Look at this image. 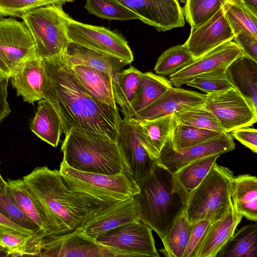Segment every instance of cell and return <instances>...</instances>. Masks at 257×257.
<instances>
[{
	"mask_svg": "<svg viewBox=\"0 0 257 257\" xmlns=\"http://www.w3.org/2000/svg\"><path fill=\"white\" fill-rule=\"evenodd\" d=\"M43 60L46 73L44 98L58 113L65 136L75 128L115 140L121 119L117 107L87 93L67 64L66 54Z\"/></svg>",
	"mask_w": 257,
	"mask_h": 257,
	"instance_id": "obj_1",
	"label": "cell"
},
{
	"mask_svg": "<svg viewBox=\"0 0 257 257\" xmlns=\"http://www.w3.org/2000/svg\"><path fill=\"white\" fill-rule=\"evenodd\" d=\"M137 185L139 191L132 197L139 218L161 239L184 212L189 194L174 174L158 162Z\"/></svg>",
	"mask_w": 257,
	"mask_h": 257,
	"instance_id": "obj_2",
	"label": "cell"
},
{
	"mask_svg": "<svg viewBox=\"0 0 257 257\" xmlns=\"http://www.w3.org/2000/svg\"><path fill=\"white\" fill-rule=\"evenodd\" d=\"M61 150L62 161L75 170L110 175L125 171L116 140L72 128L65 135Z\"/></svg>",
	"mask_w": 257,
	"mask_h": 257,
	"instance_id": "obj_3",
	"label": "cell"
},
{
	"mask_svg": "<svg viewBox=\"0 0 257 257\" xmlns=\"http://www.w3.org/2000/svg\"><path fill=\"white\" fill-rule=\"evenodd\" d=\"M23 179L54 215L62 234L74 231L82 223L87 211L66 187L58 170L36 167Z\"/></svg>",
	"mask_w": 257,
	"mask_h": 257,
	"instance_id": "obj_4",
	"label": "cell"
},
{
	"mask_svg": "<svg viewBox=\"0 0 257 257\" xmlns=\"http://www.w3.org/2000/svg\"><path fill=\"white\" fill-rule=\"evenodd\" d=\"M233 172L214 164L199 185L189 194L184 213L192 223L201 220L212 222L227 212L231 199Z\"/></svg>",
	"mask_w": 257,
	"mask_h": 257,
	"instance_id": "obj_5",
	"label": "cell"
},
{
	"mask_svg": "<svg viewBox=\"0 0 257 257\" xmlns=\"http://www.w3.org/2000/svg\"><path fill=\"white\" fill-rule=\"evenodd\" d=\"M59 2L40 7L21 18L34 39L37 56L42 59L66 55L70 43L66 32L68 15Z\"/></svg>",
	"mask_w": 257,
	"mask_h": 257,
	"instance_id": "obj_6",
	"label": "cell"
},
{
	"mask_svg": "<svg viewBox=\"0 0 257 257\" xmlns=\"http://www.w3.org/2000/svg\"><path fill=\"white\" fill-rule=\"evenodd\" d=\"M36 56L34 39L24 23L0 18V76L10 79L22 63Z\"/></svg>",
	"mask_w": 257,
	"mask_h": 257,
	"instance_id": "obj_7",
	"label": "cell"
},
{
	"mask_svg": "<svg viewBox=\"0 0 257 257\" xmlns=\"http://www.w3.org/2000/svg\"><path fill=\"white\" fill-rule=\"evenodd\" d=\"M95 239L113 250L117 256H160L152 229L141 220L119 226L98 235Z\"/></svg>",
	"mask_w": 257,
	"mask_h": 257,
	"instance_id": "obj_8",
	"label": "cell"
},
{
	"mask_svg": "<svg viewBox=\"0 0 257 257\" xmlns=\"http://www.w3.org/2000/svg\"><path fill=\"white\" fill-rule=\"evenodd\" d=\"M66 32L70 42L121 59L131 64L134 55L120 35L102 27L84 24L68 17Z\"/></svg>",
	"mask_w": 257,
	"mask_h": 257,
	"instance_id": "obj_9",
	"label": "cell"
},
{
	"mask_svg": "<svg viewBox=\"0 0 257 257\" xmlns=\"http://www.w3.org/2000/svg\"><path fill=\"white\" fill-rule=\"evenodd\" d=\"M204 103L215 115L225 133L251 126L257 121V111L234 88L206 94Z\"/></svg>",
	"mask_w": 257,
	"mask_h": 257,
	"instance_id": "obj_10",
	"label": "cell"
},
{
	"mask_svg": "<svg viewBox=\"0 0 257 257\" xmlns=\"http://www.w3.org/2000/svg\"><path fill=\"white\" fill-rule=\"evenodd\" d=\"M39 256L116 257L110 248L82 231L60 235L44 236L40 244Z\"/></svg>",
	"mask_w": 257,
	"mask_h": 257,
	"instance_id": "obj_11",
	"label": "cell"
},
{
	"mask_svg": "<svg viewBox=\"0 0 257 257\" xmlns=\"http://www.w3.org/2000/svg\"><path fill=\"white\" fill-rule=\"evenodd\" d=\"M116 142L120 151L125 171L137 184L150 173L157 160L149 153L137 133L135 122L120 120Z\"/></svg>",
	"mask_w": 257,
	"mask_h": 257,
	"instance_id": "obj_12",
	"label": "cell"
},
{
	"mask_svg": "<svg viewBox=\"0 0 257 257\" xmlns=\"http://www.w3.org/2000/svg\"><path fill=\"white\" fill-rule=\"evenodd\" d=\"M235 148L232 137L229 133H223L202 143L178 151L172 149L168 139L157 162L173 174L193 161L211 155H221L233 151Z\"/></svg>",
	"mask_w": 257,
	"mask_h": 257,
	"instance_id": "obj_13",
	"label": "cell"
},
{
	"mask_svg": "<svg viewBox=\"0 0 257 257\" xmlns=\"http://www.w3.org/2000/svg\"><path fill=\"white\" fill-rule=\"evenodd\" d=\"M135 14L143 23L165 32L185 25V18L177 0H116Z\"/></svg>",
	"mask_w": 257,
	"mask_h": 257,
	"instance_id": "obj_14",
	"label": "cell"
},
{
	"mask_svg": "<svg viewBox=\"0 0 257 257\" xmlns=\"http://www.w3.org/2000/svg\"><path fill=\"white\" fill-rule=\"evenodd\" d=\"M191 28L189 36L183 44L195 59L234 37L222 7L203 24Z\"/></svg>",
	"mask_w": 257,
	"mask_h": 257,
	"instance_id": "obj_15",
	"label": "cell"
},
{
	"mask_svg": "<svg viewBox=\"0 0 257 257\" xmlns=\"http://www.w3.org/2000/svg\"><path fill=\"white\" fill-rule=\"evenodd\" d=\"M7 182L19 206L40 227L44 236L62 234L54 215L23 179H9Z\"/></svg>",
	"mask_w": 257,
	"mask_h": 257,
	"instance_id": "obj_16",
	"label": "cell"
},
{
	"mask_svg": "<svg viewBox=\"0 0 257 257\" xmlns=\"http://www.w3.org/2000/svg\"><path fill=\"white\" fill-rule=\"evenodd\" d=\"M242 55V50L234 41L226 42L169 76V80L172 85L180 87L198 75L218 68H227L234 60Z\"/></svg>",
	"mask_w": 257,
	"mask_h": 257,
	"instance_id": "obj_17",
	"label": "cell"
},
{
	"mask_svg": "<svg viewBox=\"0 0 257 257\" xmlns=\"http://www.w3.org/2000/svg\"><path fill=\"white\" fill-rule=\"evenodd\" d=\"M59 172L60 174L79 180L124 200L139 191L136 182L124 171L113 175L88 173L72 169L62 161Z\"/></svg>",
	"mask_w": 257,
	"mask_h": 257,
	"instance_id": "obj_18",
	"label": "cell"
},
{
	"mask_svg": "<svg viewBox=\"0 0 257 257\" xmlns=\"http://www.w3.org/2000/svg\"><path fill=\"white\" fill-rule=\"evenodd\" d=\"M205 99V94L172 86L130 119L146 120L159 118L204 103Z\"/></svg>",
	"mask_w": 257,
	"mask_h": 257,
	"instance_id": "obj_19",
	"label": "cell"
},
{
	"mask_svg": "<svg viewBox=\"0 0 257 257\" xmlns=\"http://www.w3.org/2000/svg\"><path fill=\"white\" fill-rule=\"evenodd\" d=\"M10 79L18 96L25 102L33 104L44 98L46 73L44 60L38 56L22 63Z\"/></svg>",
	"mask_w": 257,
	"mask_h": 257,
	"instance_id": "obj_20",
	"label": "cell"
},
{
	"mask_svg": "<svg viewBox=\"0 0 257 257\" xmlns=\"http://www.w3.org/2000/svg\"><path fill=\"white\" fill-rule=\"evenodd\" d=\"M60 175L69 191L82 203L87 211L86 217L80 226L93 217L125 201L79 180Z\"/></svg>",
	"mask_w": 257,
	"mask_h": 257,
	"instance_id": "obj_21",
	"label": "cell"
},
{
	"mask_svg": "<svg viewBox=\"0 0 257 257\" xmlns=\"http://www.w3.org/2000/svg\"><path fill=\"white\" fill-rule=\"evenodd\" d=\"M140 220L135 202L131 197L93 217L75 230L82 231L95 238L119 226Z\"/></svg>",
	"mask_w": 257,
	"mask_h": 257,
	"instance_id": "obj_22",
	"label": "cell"
},
{
	"mask_svg": "<svg viewBox=\"0 0 257 257\" xmlns=\"http://www.w3.org/2000/svg\"><path fill=\"white\" fill-rule=\"evenodd\" d=\"M242 217L236 211L231 202L226 213L221 218L211 222L196 257H216L220 249L234 233Z\"/></svg>",
	"mask_w": 257,
	"mask_h": 257,
	"instance_id": "obj_23",
	"label": "cell"
},
{
	"mask_svg": "<svg viewBox=\"0 0 257 257\" xmlns=\"http://www.w3.org/2000/svg\"><path fill=\"white\" fill-rule=\"evenodd\" d=\"M66 61L70 66L81 65L91 67L104 72L112 78L129 64L121 59L70 42L67 50Z\"/></svg>",
	"mask_w": 257,
	"mask_h": 257,
	"instance_id": "obj_24",
	"label": "cell"
},
{
	"mask_svg": "<svg viewBox=\"0 0 257 257\" xmlns=\"http://www.w3.org/2000/svg\"><path fill=\"white\" fill-rule=\"evenodd\" d=\"M226 72L233 88L257 111V62L242 55L234 60Z\"/></svg>",
	"mask_w": 257,
	"mask_h": 257,
	"instance_id": "obj_25",
	"label": "cell"
},
{
	"mask_svg": "<svg viewBox=\"0 0 257 257\" xmlns=\"http://www.w3.org/2000/svg\"><path fill=\"white\" fill-rule=\"evenodd\" d=\"M131 120L135 122L138 135L146 149L157 160L175 125L174 114L153 120Z\"/></svg>",
	"mask_w": 257,
	"mask_h": 257,
	"instance_id": "obj_26",
	"label": "cell"
},
{
	"mask_svg": "<svg viewBox=\"0 0 257 257\" xmlns=\"http://www.w3.org/2000/svg\"><path fill=\"white\" fill-rule=\"evenodd\" d=\"M173 85L169 79L151 72L141 73L135 96L128 107L121 112L130 119L158 99Z\"/></svg>",
	"mask_w": 257,
	"mask_h": 257,
	"instance_id": "obj_27",
	"label": "cell"
},
{
	"mask_svg": "<svg viewBox=\"0 0 257 257\" xmlns=\"http://www.w3.org/2000/svg\"><path fill=\"white\" fill-rule=\"evenodd\" d=\"M73 72L87 93L95 100L117 107L112 78L99 70L81 65L70 66Z\"/></svg>",
	"mask_w": 257,
	"mask_h": 257,
	"instance_id": "obj_28",
	"label": "cell"
},
{
	"mask_svg": "<svg viewBox=\"0 0 257 257\" xmlns=\"http://www.w3.org/2000/svg\"><path fill=\"white\" fill-rule=\"evenodd\" d=\"M233 207L247 219L257 221V179L254 176L243 174L234 177L230 193Z\"/></svg>",
	"mask_w": 257,
	"mask_h": 257,
	"instance_id": "obj_29",
	"label": "cell"
},
{
	"mask_svg": "<svg viewBox=\"0 0 257 257\" xmlns=\"http://www.w3.org/2000/svg\"><path fill=\"white\" fill-rule=\"evenodd\" d=\"M30 128L40 139L55 148L58 146L63 133L62 125L58 113L45 98L39 100L37 111Z\"/></svg>",
	"mask_w": 257,
	"mask_h": 257,
	"instance_id": "obj_30",
	"label": "cell"
},
{
	"mask_svg": "<svg viewBox=\"0 0 257 257\" xmlns=\"http://www.w3.org/2000/svg\"><path fill=\"white\" fill-rule=\"evenodd\" d=\"M36 236L0 226V252L5 256H38L41 242Z\"/></svg>",
	"mask_w": 257,
	"mask_h": 257,
	"instance_id": "obj_31",
	"label": "cell"
},
{
	"mask_svg": "<svg viewBox=\"0 0 257 257\" xmlns=\"http://www.w3.org/2000/svg\"><path fill=\"white\" fill-rule=\"evenodd\" d=\"M216 257H257V224L242 227L228 240Z\"/></svg>",
	"mask_w": 257,
	"mask_h": 257,
	"instance_id": "obj_32",
	"label": "cell"
},
{
	"mask_svg": "<svg viewBox=\"0 0 257 257\" xmlns=\"http://www.w3.org/2000/svg\"><path fill=\"white\" fill-rule=\"evenodd\" d=\"M193 223L184 212L174 221L167 234L161 239L164 247L160 251L168 257H183L187 247Z\"/></svg>",
	"mask_w": 257,
	"mask_h": 257,
	"instance_id": "obj_33",
	"label": "cell"
},
{
	"mask_svg": "<svg viewBox=\"0 0 257 257\" xmlns=\"http://www.w3.org/2000/svg\"><path fill=\"white\" fill-rule=\"evenodd\" d=\"M141 72L133 66L116 73L112 78L115 100L122 112L133 101L138 86Z\"/></svg>",
	"mask_w": 257,
	"mask_h": 257,
	"instance_id": "obj_34",
	"label": "cell"
},
{
	"mask_svg": "<svg viewBox=\"0 0 257 257\" xmlns=\"http://www.w3.org/2000/svg\"><path fill=\"white\" fill-rule=\"evenodd\" d=\"M222 8L234 36L245 32L257 37V14L238 1L226 2Z\"/></svg>",
	"mask_w": 257,
	"mask_h": 257,
	"instance_id": "obj_35",
	"label": "cell"
},
{
	"mask_svg": "<svg viewBox=\"0 0 257 257\" xmlns=\"http://www.w3.org/2000/svg\"><path fill=\"white\" fill-rule=\"evenodd\" d=\"M220 156V154H216L193 161L173 174L184 189L190 194L206 177Z\"/></svg>",
	"mask_w": 257,
	"mask_h": 257,
	"instance_id": "obj_36",
	"label": "cell"
},
{
	"mask_svg": "<svg viewBox=\"0 0 257 257\" xmlns=\"http://www.w3.org/2000/svg\"><path fill=\"white\" fill-rule=\"evenodd\" d=\"M223 133L175 123L168 142L172 149L178 151L202 143Z\"/></svg>",
	"mask_w": 257,
	"mask_h": 257,
	"instance_id": "obj_37",
	"label": "cell"
},
{
	"mask_svg": "<svg viewBox=\"0 0 257 257\" xmlns=\"http://www.w3.org/2000/svg\"><path fill=\"white\" fill-rule=\"evenodd\" d=\"M174 118L176 124L225 132L215 115L204 102L175 113Z\"/></svg>",
	"mask_w": 257,
	"mask_h": 257,
	"instance_id": "obj_38",
	"label": "cell"
},
{
	"mask_svg": "<svg viewBox=\"0 0 257 257\" xmlns=\"http://www.w3.org/2000/svg\"><path fill=\"white\" fill-rule=\"evenodd\" d=\"M195 60L184 44L170 47L158 58L154 67L156 74L165 77L170 76Z\"/></svg>",
	"mask_w": 257,
	"mask_h": 257,
	"instance_id": "obj_39",
	"label": "cell"
},
{
	"mask_svg": "<svg viewBox=\"0 0 257 257\" xmlns=\"http://www.w3.org/2000/svg\"><path fill=\"white\" fill-rule=\"evenodd\" d=\"M226 3L225 0H189L182 9L191 27H197L212 17Z\"/></svg>",
	"mask_w": 257,
	"mask_h": 257,
	"instance_id": "obj_40",
	"label": "cell"
},
{
	"mask_svg": "<svg viewBox=\"0 0 257 257\" xmlns=\"http://www.w3.org/2000/svg\"><path fill=\"white\" fill-rule=\"evenodd\" d=\"M84 8L91 14L107 20L139 19L138 16L116 0H86Z\"/></svg>",
	"mask_w": 257,
	"mask_h": 257,
	"instance_id": "obj_41",
	"label": "cell"
},
{
	"mask_svg": "<svg viewBox=\"0 0 257 257\" xmlns=\"http://www.w3.org/2000/svg\"><path fill=\"white\" fill-rule=\"evenodd\" d=\"M0 213L17 225L33 231L41 239L44 237L40 227L19 206L9 188L7 194H0Z\"/></svg>",
	"mask_w": 257,
	"mask_h": 257,
	"instance_id": "obj_42",
	"label": "cell"
},
{
	"mask_svg": "<svg viewBox=\"0 0 257 257\" xmlns=\"http://www.w3.org/2000/svg\"><path fill=\"white\" fill-rule=\"evenodd\" d=\"M227 68H218L198 75L186 84L206 94L219 93L233 88L227 74Z\"/></svg>",
	"mask_w": 257,
	"mask_h": 257,
	"instance_id": "obj_43",
	"label": "cell"
},
{
	"mask_svg": "<svg viewBox=\"0 0 257 257\" xmlns=\"http://www.w3.org/2000/svg\"><path fill=\"white\" fill-rule=\"evenodd\" d=\"M61 2L63 0H0V16L21 18L34 9Z\"/></svg>",
	"mask_w": 257,
	"mask_h": 257,
	"instance_id": "obj_44",
	"label": "cell"
},
{
	"mask_svg": "<svg viewBox=\"0 0 257 257\" xmlns=\"http://www.w3.org/2000/svg\"><path fill=\"white\" fill-rule=\"evenodd\" d=\"M211 222L201 220L193 223V227L187 247L183 257H196L203 238Z\"/></svg>",
	"mask_w": 257,
	"mask_h": 257,
	"instance_id": "obj_45",
	"label": "cell"
},
{
	"mask_svg": "<svg viewBox=\"0 0 257 257\" xmlns=\"http://www.w3.org/2000/svg\"><path fill=\"white\" fill-rule=\"evenodd\" d=\"M234 42L241 48L243 56L257 62V37L245 32L234 36Z\"/></svg>",
	"mask_w": 257,
	"mask_h": 257,
	"instance_id": "obj_46",
	"label": "cell"
},
{
	"mask_svg": "<svg viewBox=\"0 0 257 257\" xmlns=\"http://www.w3.org/2000/svg\"><path fill=\"white\" fill-rule=\"evenodd\" d=\"M231 135L241 144L257 153V131L255 128L243 127L232 131Z\"/></svg>",
	"mask_w": 257,
	"mask_h": 257,
	"instance_id": "obj_47",
	"label": "cell"
},
{
	"mask_svg": "<svg viewBox=\"0 0 257 257\" xmlns=\"http://www.w3.org/2000/svg\"><path fill=\"white\" fill-rule=\"evenodd\" d=\"M9 80L8 78L0 76V122L11 112L9 104L7 101Z\"/></svg>",
	"mask_w": 257,
	"mask_h": 257,
	"instance_id": "obj_48",
	"label": "cell"
},
{
	"mask_svg": "<svg viewBox=\"0 0 257 257\" xmlns=\"http://www.w3.org/2000/svg\"><path fill=\"white\" fill-rule=\"evenodd\" d=\"M0 226L6 227L12 229L17 232L24 233L28 235H34L36 236L39 239L41 240L37 235L33 231L26 229L16 224L13 223L0 213Z\"/></svg>",
	"mask_w": 257,
	"mask_h": 257,
	"instance_id": "obj_49",
	"label": "cell"
},
{
	"mask_svg": "<svg viewBox=\"0 0 257 257\" xmlns=\"http://www.w3.org/2000/svg\"><path fill=\"white\" fill-rule=\"evenodd\" d=\"M236 1L241 3L253 13L257 14V0H232L230 2Z\"/></svg>",
	"mask_w": 257,
	"mask_h": 257,
	"instance_id": "obj_50",
	"label": "cell"
},
{
	"mask_svg": "<svg viewBox=\"0 0 257 257\" xmlns=\"http://www.w3.org/2000/svg\"><path fill=\"white\" fill-rule=\"evenodd\" d=\"M8 189L9 187L7 182L3 179L0 173V194L3 195L7 194Z\"/></svg>",
	"mask_w": 257,
	"mask_h": 257,
	"instance_id": "obj_51",
	"label": "cell"
},
{
	"mask_svg": "<svg viewBox=\"0 0 257 257\" xmlns=\"http://www.w3.org/2000/svg\"><path fill=\"white\" fill-rule=\"evenodd\" d=\"M74 0H63V1L65 3L66 2H73Z\"/></svg>",
	"mask_w": 257,
	"mask_h": 257,
	"instance_id": "obj_52",
	"label": "cell"
},
{
	"mask_svg": "<svg viewBox=\"0 0 257 257\" xmlns=\"http://www.w3.org/2000/svg\"><path fill=\"white\" fill-rule=\"evenodd\" d=\"M180 1H181V2L185 4L187 1H188L189 0H180Z\"/></svg>",
	"mask_w": 257,
	"mask_h": 257,
	"instance_id": "obj_53",
	"label": "cell"
},
{
	"mask_svg": "<svg viewBox=\"0 0 257 257\" xmlns=\"http://www.w3.org/2000/svg\"><path fill=\"white\" fill-rule=\"evenodd\" d=\"M225 1L226 2H230V1H232V0H225Z\"/></svg>",
	"mask_w": 257,
	"mask_h": 257,
	"instance_id": "obj_54",
	"label": "cell"
}]
</instances>
